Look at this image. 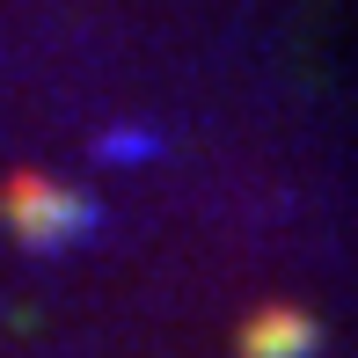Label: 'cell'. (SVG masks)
I'll use <instances>...</instances> for the list:
<instances>
[{"label":"cell","mask_w":358,"mask_h":358,"mask_svg":"<svg viewBox=\"0 0 358 358\" xmlns=\"http://www.w3.org/2000/svg\"><path fill=\"white\" fill-rule=\"evenodd\" d=\"M8 220H15V241L22 249H66V241H80L95 227V205L80 198V190L66 183H52V176H37V169H22L8 183Z\"/></svg>","instance_id":"obj_1"},{"label":"cell","mask_w":358,"mask_h":358,"mask_svg":"<svg viewBox=\"0 0 358 358\" xmlns=\"http://www.w3.org/2000/svg\"><path fill=\"white\" fill-rule=\"evenodd\" d=\"M322 351V329H315V315H300V307H256L249 322H241V336H234V358H315Z\"/></svg>","instance_id":"obj_2"}]
</instances>
